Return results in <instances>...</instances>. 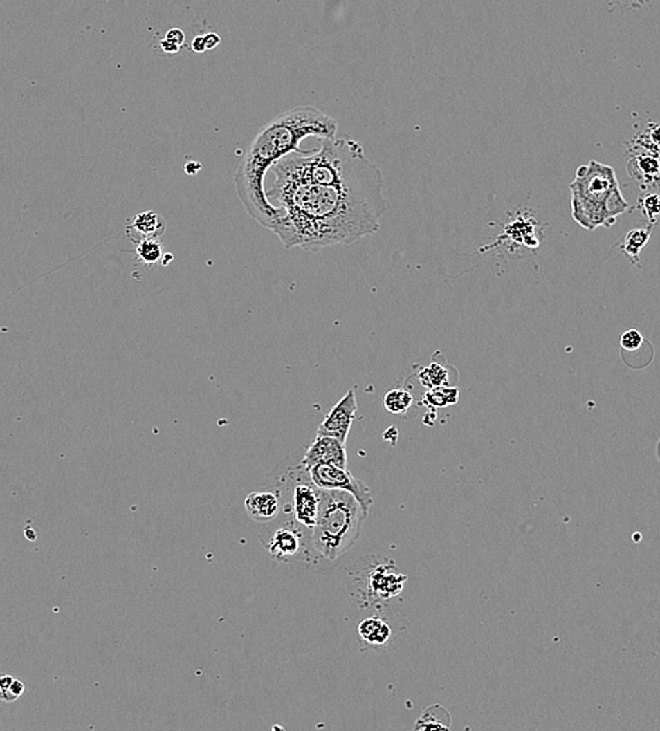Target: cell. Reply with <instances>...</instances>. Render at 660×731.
<instances>
[{
  "mask_svg": "<svg viewBox=\"0 0 660 731\" xmlns=\"http://www.w3.org/2000/svg\"><path fill=\"white\" fill-rule=\"evenodd\" d=\"M273 175L268 196L280 203L284 214L272 232L286 249L315 252L349 245L379 231L387 203L378 165L333 181L309 182Z\"/></svg>",
  "mask_w": 660,
  "mask_h": 731,
  "instance_id": "6da1fadb",
  "label": "cell"
},
{
  "mask_svg": "<svg viewBox=\"0 0 660 731\" xmlns=\"http://www.w3.org/2000/svg\"><path fill=\"white\" fill-rule=\"evenodd\" d=\"M337 120L313 106H297L269 121L257 134L234 176L237 194L248 216L272 231L284 210L271 203L265 189L269 169L287 155L302 151L299 147L306 138L327 140L337 137Z\"/></svg>",
  "mask_w": 660,
  "mask_h": 731,
  "instance_id": "7a4b0ae2",
  "label": "cell"
},
{
  "mask_svg": "<svg viewBox=\"0 0 660 731\" xmlns=\"http://www.w3.org/2000/svg\"><path fill=\"white\" fill-rule=\"evenodd\" d=\"M569 189L571 219L589 231L614 225L628 208L614 167L597 160L577 167Z\"/></svg>",
  "mask_w": 660,
  "mask_h": 731,
  "instance_id": "3957f363",
  "label": "cell"
},
{
  "mask_svg": "<svg viewBox=\"0 0 660 731\" xmlns=\"http://www.w3.org/2000/svg\"><path fill=\"white\" fill-rule=\"evenodd\" d=\"M367 513L352 494L322 490L318 518L311 529L314 551L328 562L338 560L359 540Z\"/></svg>",
  "mask_w": 660,
  "mask_h": 731,
  "instance_id": "277c9868",
  "label": "cell"
},
{
  "mask_svg": "<svg viewBox=\"0 0 660 731\" xmlns=\"http://www.w3.org/2000/svg\"><path fill=\"white\" fill-rule=\"evenodd\" d=\"M264 526L265 529L259 535L261 542L268 553L280 563L304 560L309 551H314L311 540L307 542L304 533V529L309 528L299 524L295 518L276 524L272 521L264 524Z\"/></svg>",
  "mask_w": 660,
  "mask_h": 731,
  "instance_id": "5b68a950",
  "label": "cell"
},
{
  "mask_svg": "<svg viewBox=\"0 0 660 731\" xmlns=\"http://www.w3.org/2000/svg\"><path fill=\"white\" fill-rule=\"evenodd\" d=\"M292 481V512L293 518L303 526L313 529L321 506L322 490L310 479L309 471L300 465L291 472Z\"/></svg>",
  "mask_w": 660,
  "mask_h": 731,
  "instance_id": "8992f818",
  "label": "cell"
},
{
  "mask_svg": "<svg viewBox=\"0 0 660 731\" xmlns=\"http://www.w3.org/2000/svg\"><path fill=\"white\" fill-rule=\"evenodd\" d=\"M311 481L321 490H340L352 494L365 509H370L375 498L369 487L355 479L347 468L334 464H315L307 470Z\"/></svg>",
  "mask_w": 660,
  "mask_h": 731,
  "instance_id": "52a82bcc",
  "label": "cell"
},
{
  "mask_svg": "<svg viewBox=\"0 0 660 731\" xmlns=\"http://www.w3.org/2000/svg\"><path fill=\"white\" fill-rule=\"evenodd\" d=\"M358 411L356 394L354 390H348L347 394L327 414L324 420L317 429V435L331 436L347 443L355 414Z\"/></svg>",
  "mask_w": 660,
  "mask_h": 731,
  "instance_id": "ba28073f",
  "label": "cell"
},
{
  "mask_svg": "<svg viewBox=\"0 0 660 731\" xmlns=\"http://www.w3.org/2000/svg\"><path fill=\"white\" fill-rule=\"evenodd\" d=\"M315 464H334L341 468H347L348 454L345 443L331 436L317 435L302 460V465L306 470Z\"/></svg>",
  "mask_w": 660,
  "mask_h": 731,
  "instance_id": "9c48e42d",
  "label": "cell"
},
{
  "mask_svg": "<svg viewBox=\"0 0 660 731\" xmlns=\"http://www.w3.org/2000/svg\"><path fill=\"white\" fill-rule=\"evenodd\" d=\"M405 581L407 577L396 571L393 562L379 564L369 575V591L374 598H393L401 592Z\"/></svg>",
  "mask_w": 660,
  "mask_h": 731,
  "instance_id": "30bf717a",
  "label": "cell"
},
{
  "mask_svg": "<svg viewBox=\"0 0 660 731\" xmlns=\"http://www.w3.org/2000/svg\"><path fill=\"white\" fill-rule=\"evenodd\" d=\"M245 509L253 521L268 524L277 518L282 505L279 495L275 492H251L245 499Z\"/></svg>",
  "mask_w": 660,
  "mask_h": 731,
  "instance_id": "8fae6325",
  "label": "cell"
},
{
  "mask_svg": "<svg viewBox=\"0 0 660 731\" xmlns=\"http://www.w3.org/2000/svg\"><path fill=\"white\" fill-rule=\"evenodd\" d=\"M167 230L165 220L155 211H143L136 214L127 225V237L134 242L140 239H159Z\"/></svg>",
  "mask_w": 660,
  "mask_h": 731,
  "instance_id": "7c38bea8",
  "label": "cell"
},
{
  "mask_svg": "<svg viewBox=\"0 0 660 731\" xmlns=\"http://www.w3.org/2000/svg\"><path fill=\"white\" fill-rule=\"evenodd\" d=\"M360 638L372 646H385L392 637L390 626L381 618L363 619L358 626Z\"/></svg>",
  "mask_w": 660,
  "mask_h": 731,
  "instance_id": "4fadbf2b",
  "label": "cell"
},
{
  "mask_svg": "<svg viewBox=\"0 0 660 731\" xmlns=\"http://www.w3.org/2000/svg\"><path fill=\"white\" fill-rule=\"evenodd\" d=\"M628 170L638 181H652L660 175V160L652 154L638 155L630 160Z\"/></svg>",
  "mask_w": 660,
  "mask_h": 731,
  "instance_id": "5bb4252c",
  "label": "cell"
},
{
  "mask_svg": "<svg viewBox=\"0 0 660 731\" xmlns=\"http://www.w3.org/2000/svg\"><path fill=\"white\" fill-rule=\"evenodd\" d=\"M450 727L449 712L439 705L428 707L417 720L414 730H448Z\"/></svg>",
  "mask_w": 660,
  "mask_h": 731,
  "instance_id": "9a60e30c",
  "label": "cell"
},
{
  "mask_svg": "<svg viewBox=\"0 0 660 731\" xmlns=\"http://www.w3.org/2000/svg\"><path fill=\"white\" fill-rule=\"evenodd\" d=\"M652 227L653 225H649L646 228H635V230H631L625 238H624V246H623V250L624 253L630 257L631 262L634 265L639 263V257H641V252L643 249V246L648 243L649 238H650V234H652Z\"/></svg>",
  "mask_w": 660,
  "mask_h": 731,
  "instance_id": "2e32d148",
  "label": "cell"
},
{
  "mask_svg": "<svg viewBox=\"0 0 660 731\" xmlns=\"http://www.w3.org/2000/svg\"><path fill=\"white\" fill-rule=\"evenodd\" d=\"M450 367L439 363V362H431L427 367H421L419 371V380L420 382L427 387V389H435V387L441 385H449L450 384V371H448Z\"/></svg>",
  "mask_w": 660,
  "mask_h": 731,
  "instance_id": "e0dca14e",
  "label": "cell"
},
{
  "mask_svg": "<svg viewBox=\"0 0 660 731\" xmlns=\"http://www.w3.org/2000/svg\"><path fill=\"white\" fill-rule=\"evenodd\" d=\"M458 401L459 389L452 385H441L435 387V389H430L423 398V404L435 408H446L449 405H455Z\"/></svg>",
  "mask_w": 660,
  "mask_h": 731,
  "instance_id": "ac0fdd59",
  "label": "cell"
},
{
  "mask_svg": "<svg viewBox=\"0 0 660 731\" xmlns=\"http://www.w3.org/2000/svg\"><path fill=\"white\" fill-rule=\"evenodd\" d=\"M136 256L140 263L145 266L156 265L162 261L163 246L159 239H140L134 242Z\"/></svg>",
  "mask_w": 660,
  "mask_h": 731,
  "instance_id": "d6986e66",
  "label": "cell"
},
{
  "mask_svg": "<svg viewBox=\"0 0 660 731\" xmlns=\"http://www.w3.org/2000/svg\"><path fill=\"white\" fill-rule=\"evenodd\" d=\"M412 404V394L405 389H393L385 394L383 407L394 415L405 414Z\"/></svg>",
  "mask_w": 660,
  "mask_h": 731,
  "instance_id": "ffe728a7",
  "label": "cell"
},
{
  "mask_svg": "<svg viewBox=\"0 0 660 731\" xmlns=\"http://www.w3.org/2000/svg\"><path fill=\"white\" fill-rule=\"evenodd\" d=\"M0 685H2L0 687H2V699L5 702H15L24 692V683L9 675L2 676Z\"/></svg>",
  "mask_w": 660,
  "mask_h": 731,
  "instance_id": "44dd1931",
  "label": "cell"
},
{
  "mask_svg": "<svg viewBox=\"0 0 660 731\" xmlns=\"http://www.w3.org/2000/svg\"><path fill=\"white\" fill-rule=\"evenodd\" d=\"M641 211L643 217H646L652 224L656 223V220L660 217V194H646L641 200Z\"/></svg>",
  "mask_w": 660,
  "mask_h": 731,
  "instance_id": "7402d4cb",
  "label": "cell"
},
{
  "mask_svg": "<svg viewBox=\"0 0 660 731\" xmlns=\"http://www.w3.org/2000/svg\"><path fill=\"white\" fill-rule=\"evenodd\" d=\"M645 343V339L642 336V333L638 331V329H630L627 332H624L621 335V339H620V345L624 351H630V352H635L638 349H641V346Z\"/></svg>",
  "mask_w": 660,
  "mask_h": 731,
  "instance_id": "603a6c76",
  "label": "cell"
},
{
  "mask_svg": "<svg viewBox=\"0 0 660 731\" xmlns=\"http://www.w3.org/2000/svg\"><path fill=\"white\" fill-rule=\"evenodd\" d=\"M648 131H649V136L646 137L650 141V144L654 148L660 149V125H652L648 128Z\"/></svg>",
  "mask_w": 660,
  "mask_h": 731,
  "instance_id": "cb8c5ba5",
  "label": "cell"
},
{
  "mask_svg": "<svg viewBox=\"0 0 660 731\" xmlns=\"http://www.w3.org/2000/svg\"><path fill=\"white\" fill-rule=\"evenodd\" d=\"M167 38H168L169 41L175 42V44L181 46V47H182V44L185 42V34H183V31H181L179 28H174V30L168 31Z\"/></svg>",
  "mask_w": 660,
  "mask_h": 731,
  "instance_id": "d4e9b609",
  "label": "cell"
},
{
  "mask_svg": "<svg viewBox=\"0 0 660 731\" xmlns=\"http://www.w3.org/2000/svg\"><path fill=\"white\" fill-rule=\"evenodd\" d=\"M161 48L167 53V54H175L181 50V46L175 44V42L169 41L168 38H165L163 41H161Z\"/></svg>",
  "mask_w": 660,
  "mask_h": 731,
  "instance_id": "484cf974",
  "label": "cell"
},
{
  "mask_svg": "<svg viewBox=\"0 0 660 731\" xmlns=\"http://www.w3.org/2000/svg\"><path fill=\"white\" fill-rule=\"evenodd\" d=\"M204 39H205V47H208V50H212V48H216L219 44H220V37L216 34V33H209L204 35Z\"/></svg>",
  "mask_w": 660,
  "mask_h": 731,
  "instance_id": "4316f807",
  "label": "cell"
},
{
  "mask_svg": "<svg viewBox=\"0 0 660 731\" xmlns=\"http://www.w3.org/2000/svg\"><path fill=\"white\" fill-rule=\"evenodd\" d=\"M192 48H193V51H196V53H203V51L208 50V47H205L204 35H197V37L193 39Z\"/></svg>",
  "mask_w": 660,
  "mask_h": 731,
  "instance_id": "83f0119b",
  "label": "cell"
},
{
  "mask_svg": "<svg viewBox=\"0 0 660 731\" xmlns=\"http://www.w3.org/2000/svg\"><path fill=\"white\" fill-rule=\"evenodd\" d=\"M628 2H635V3H638V2H641V0H628Z\"/></svg>",
  "mask_w": 660,
  "mask_h": 731,
  "instance_id": "f1b7e54d",
  "label": "cell"
}]
</instances>
